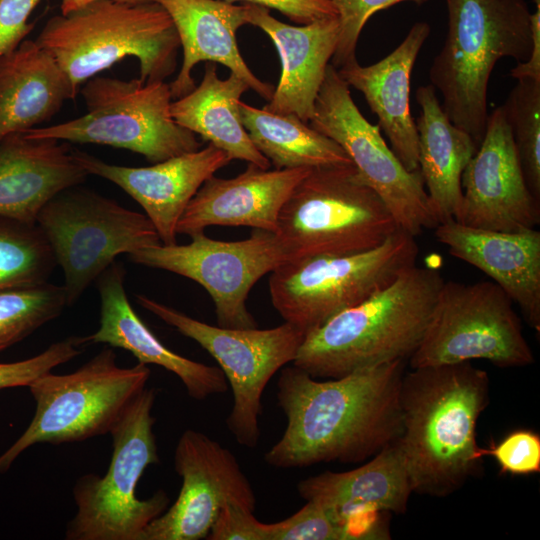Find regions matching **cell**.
Wrapping results in <instances>:
<instances>
[{
    "label": "cell",
    "instance_id": "1",
    "mask_svg": "<svg viewBox=\"0 0 540 540\" xmlns=\"http://www.w3.org/2000/svg\"><path fill=\"white\" fill-rule=\"evenodd\" d=\"M404 368L405 360H395L325 381L294 365L283 368L277 400L287 423L266 463L303 468L374 456L400 436Z\"/></svg>",
    "mask_w": 540,
    "mask_h": 540
},
{
    "label": "cell",
    "instance_id": "2",
    "mask_svg": "<svg viewBox=\"0 0 540 540\" xmlns=\"http://www.w3.org/2000/svg\"><path fill=\"white\" fill-rule=\"evenodd\" d=\"M490 380L470 361L404 372L396 439L414 493L447 497L479 472L476 425L489 404Z\"/></svg>",
    "mask_w": 540,
    "mask_h": 540
},
{
    "label": "cell",
    "instance_id": "3",
    "mask_svg": "<svg viewBox=\"0 0 540 540\" xmlns=\"http://www.w3.org/2000/svg\"><path fill=\"white\" fill-rule=\"evenodd\" d=\"M444 279L437 266L401 272L389 285L305 335L293 365L334 379L395 360L418 347Z\"/></svg>",
    "mask_w": 540,
    "mask_h": 540
},
{
    "label": "cell",
    "instance_id": "4",
    "mask_svg": "<svg viewBox=\"0 0 540 540\" xmlns=\"http://www.w3.org/2000/svg\"><path fill=\"white\" fill-rule=\"evenodd\" d=\"M68 77L80 86L125 57L139 62V79L164 81L176 70L180 40L167 11L156 1L98 0L51 17L37 39Z\"/></svg>",
    "mask_w": 540,
    "mask_h": 540
},
{
    "label": "cell",
    "instance_id": "5",
    "mask_svg": "<svg viewBox=\"0 0 540 540\" xmlns=\"http://www.w3.org/2000/svg\"><path fill=\"white\" fill-rule=\"evenodd\" d=\"M444 45L429 70L450 121L479 146L488 118L487 94L502 57L525 62L531 51L530 11L525 0H446Z\"/></svg>",
    "mask_w": 540,
    "mask_h": 540
},
{
    "label": "cell",
    "instance_id": "6",
    "mask_svg": "<svg viewBox=\"0 0 540 540\" xmlns=\"http://www.w3.org/2000/svg\"><path fill=\"white\" fill-rule=\"evenodd\" d=\"M397 230L386 205L348 164L311 168L283 204L274 234L289 261L364 252Z\"/></svg>",
    "mask_w": 540,
    "mask_h": 540
},
{
    "label": "cell",
    "instance_id": "7",
    "mask_svg": "<svg viewBox=\"0 0 540 540\" xmlns=\"http://www.w3.org/2000/svg\"><path fill=\"white\" fill-rule=\"evenodd\" d=\"M155 399V389L144 388L110 431L113 451L105 475L87 473L76 480V513L66 526L65 539L138 540L168 508L170 500L163 490L147 499L136 495L145 469L160 463L153 432Z\"/></svg>",
    "mask_w": 540,
    "mask_h": 540
},
{
    "label": "cell",
    "instance_id": "8",
    "mask_svg": "<svg viewBox=\"0 0 540 540\" xmlns=\"http://www.w3.org/2000/svg\"><path fill=\"white\" fill-rule=\"evenodd\" d=\"M150 375L140 362L119 366L113 347H104L72 373L41 375L28 386L35 401L33 418L0 455V473L34 444L79 442L110 433Z\"/></svg>",
    "mask_w": 540,
    "mask_h": 540
},
{
    "label": "cell",
    "instance_id": "9",
    "mask_svg": "<svg viewBox=\"0 0 540 540\" xmlns=\"http://www.w3.org/2000/svg\"><path fill=\"white\" fill-rule=\"evenodd\" d=\"M80 93L84 115L25 131L33 138L108 145L141 154L152 164L196 151V135L172 116L170 86L165 81H129L95 76Z\"/></svg>",
    "mask_w": 540,
    "mask_h": 540
},
{
    "label": "cell",
    "instance_id": "10",
    "mask_svg": "<svg viewBox=\"0 0 540 540\" xmlns=\"http://www.w3.org/2000/svg\"><path fill=\"white\" fill-rule=\"evenodd\" d=\"M418 253L415 237L397 230L364 252L286 261L270 273L272 305L306 335L389 285Z\"/></svg>",
    "mask_w": 540,
    "mask_h": 540
},
{
    "label": "cell",
    "instance_id": "11",
    "mask_svg": "<svg viewBox=\"0 0 540 540\" xmlns=\"http://www.w3.org/2000/svg\"><path fill=\"white\" fill-rule=\"evenodd\" d=\"M64 274L73 305L118 255L162 244L149 218L80 185L63 190L36 220Z\"/></svg>",
    "mask_w": 540,
    "mask_h": 540
},
{
    "label": "cell",
    "instance_id": "12",
    "mask_svg": "<svg viewBox=\"0 0 540 540\" xmlns=\"http://www.w3.org/2000/svg\"><path fill=\"white\" fill-rule=\"evenodd\" d=\"M482 359L500 368L534 363L513 301L496 283L447 281L438 293L411 368Z\"/></svg>",
    "mask_w": 540,
    "mask_h": 540
},
{
    "label": "cell",
    "instance_id": "13",
    "mask_svg": "<svg viewBox=\"0 0 540 540\" xmlns=\"http://www.w3.org/2000/svg\"><path fill=\"white\" fill-rule=\"evenodd\" d=\"M136 300L217 361L233 392L227 428L237 443L255 448L264 389L279 369L294 361L305 334L288 322L269 329L213 326L145 295H136Z\"/></svg>",
    "mask_w": 540,
    "mask_h": 540
},
{
    "label": "cell",
    "instance_id": "14",
    "mask_svg": "<svg viewBox=\"0 0 540 540\" xmlns=\"http://www.w3.org/2000/svg\"><path fill=\"white\" fill-rule=\"evenodd\" d=\"M308 124L347 153L399 230L416 237L424 229L437 227L420 171L410 172L402 165L382 137L379 125L362 115L349 86L331 63Z\"/></svg>",
    "mask_w": 540,
    "mask_h": 540
},
{
    "label": "cell",
    "instance_id": "15",
    "mask_svg": "<svg viewBox=\"0 0 540 540\" xmlns=\"http://www.w3.org/2000/svg\"><path fill=\"white\" fill-rule=\"evenodd\" d=\"M184 245H155L129 254L139 265L191 279L210 295L218 326L256 328L247 308L250 290L267 273L288 261L273 232L254 229L239 241L212 239L204 232Z\"/></svg>",
    "mask_w": 540,
    "mask_h": 540
},
{
    "label": "cell",
    "instance_id": "16",
    "mask_svg": "<svg viewBox=\"0 0 540 540\" xmlns=\"http://www.w3.org/2000/svg\"><path fill=\"white\" fill-rule=\"evenodd\" d=\"M174 468L182 479L178 497L144 528L138 540L206 539L227 503L255 511L254 490L234 454L202 432L187 429L182 433Z\"/></svg>",
    "mask_w": 540,
    "mask_h": 540
},
{
    "label": "cell",
    "instance_id": "17",
    "mask_svg": "<svg viewBox=\"0 0 540 540\" xmlns=\"http://www.w3.org/2000/svg\"><path fill=\"white\" fill-rule=\"evenodd\" d=\"M460 224L519 232L540 222V204L529 190L503 105L487 118L484 136L461 177Z\"/></svg>",
    "mask_w": 540,
    "mask_h": 540
},
{
    "label": "cell",
    "instance_id": "18",
    "mask_svg": "<svg viewBox=\"0 0 540 540\" xmlns=\"http://www.w3.org/2000/svg\"><path fill=\"white\" fill-rule=\"evenodd\" d=\"M297 490L306 501L319 504L349 540L390 538L381 516L405 513L413 493L396 440L366 464L308 477L298 483Z\"/></svg>",
    "mask_w": 540,
    "mask_h": 540
},
{
    "label": "cell",
    "instance_id": "19",
    "mask_svg": "<svg viewBox=\"0 0 540 540\" xmlns=\"http://www.w3.org/2000/svg\"><path fill=\"white\" fill-rule=\"evenodd\" d=\"M72 154L90 175L102 177L125 191L144 210L163 245L176 244L177 224L202 184L232 159L208 143L147 167L107 163L78 149Z\"/></svg>",
    "mask_w": 540,
    "mask_h": 540
},
{
    "label": "cell",
    "instance_id": "20",
    "mask_svg": "<svg viewBox=\"0 0 540 540\" xmlns=\"http://www.w3.org/2000/svg\"><path fill=\"white\" fill-rule=\"evenodd\" d=\"M311 168L262 169L248 163L233 178L210 177L188 203L177 234L193 235L209 226H248L275 232L280 210Z\"/></svg>",
    "mask_w": 540,
    "mask_h": 540
},
{
    "label": "cell",
    "instance_id": "21",
    "mask_svg": "<svg viewBox=\"0 0 540 540\" xmlns=\"http://www.w3.org/2000/svg\"><path fill=\"white\" fill-rule=\"evenodd\" d=\"M124 283L125 269L116 261L97 278L99 327L92 334L78 337L80 345L107 344L130 352L140 363L158 365L175 374L195 400L225 393L228 383L222 370L168 349L134 311Z\"/></svg>",
    "mask_w": 540,
    "mask_h": 540
},
{
    "label": "cell",
    "instance_id": "22",
    "mask_svg": "<svg viewBox=\"0 0 540 540\" xmlns=\"http://www.w3.org/2000/svg\"><path fill=\"white\" fill-rule=\"evenodd\" d=\"M247 20L267 34L281 61L278 84L263 108L308 123L338 44V16L296 26L277 20L264 6L248 4Z\"/></svg>",
    "mask_w": 540,
    "mask_h": 540
},
{
    "label": "cell",
    "instance_id": "23",
    "mask_svg": "<svg viewBox=\"0 0 540 540\" xmlns=\"http://www.w3.org/2000/svg\"><path fill=\"white\" fill-rule=\"evenodd\" d=\"M450 254L484 272L516 303L540 332V232H503L469 227L450 219L435 228Z\"/></svg>",
    "mask_w": 540,
    "mask_h": 540
},
{
    "label": "cell",
    "instance_id": "24",
    "mask_svg": "<svg viewBox=\"0 0 540 540\" xmlns=\"http://www.w3.org/2000/svg\"><path fill=\"white\" fill-rule=\"evenodd\" d=\"M171 17L176 28L183 62L176 78L169 83L173 100L195 88L194 66L202 61L219 63L240 77L266 101L275 87L256 77L238 48L236 34L248 24V4L222 0H154Z\"/></svg>",
    "mask_w": 540,
    "mask_h": 540
},
{
    "label": "cell",
    "instance_id": "25",
    "mask_svg": "<svg viewBox=\"0 0 540 540\" xmlns=\"http://www.w3.org/2000/svg\"><path fill=\"white\" fill-rule=\"evenodd\" d=\"M88 175L69 142L12 133L0 142V216L36 224L53 197Z\"/></svg>",
    "mask_w": 540,
    "mask_h": 540
},
{
    "label": "cell",
    "instance_id": "26",
    "mask_svg": "<svg viewBox=\"0 0 540 540\" xmlns=\"http://www.w3.org/2000/svg\"><path fill=\"white\" fill-rule=\"evenodd\" d=\"M430 30L428 23L417 22L404 40L379 62L362 66L355 59L337 69L349 87L364 95L391 150L410 172L419 170L418 132L410 110L411 73Z\"/></svg>",
    "mask_w": 540,
    "mask_h": 540
},
{
    "label": "cell",
    "instance_id": "27",
    "mask_svg": "<svg viewBox=\"0 0 540 540\" xmlns=\"http://www.w3.org/2000/svg\"><path fill=\"white\" fill-rule=\"evenodd\" d=\"M76 96L50 54L35 40L22 41L0 58V142L49 121Z\"/></svg>",
    "mask_w": 540,
    "mask_h": 540
},
{
    "label": "cell",
    "instance_id": "28",
    "mask_svg": "<svg viewBox=\"0 0 540 540\" xmlns=\"http://www.w3.org/2000/svg\"><path fill=\"white\" fill-rule=\"evenodd\" d=\"M420 114L418 166L438 224L454 219L462 202L461 177L478 146L445 114L433 85L416 92Z\"/></svg>",
    "mask_w": 540,
    "mask_h": 540
},
{
    "label": "cell",
    "instance_id": "29",
    "mask_svg": "<svg viewBox=\"0 0 540 540\" xmlns=\"http://www.w3.org/2000/svg\"><path fill=\"white\" fill-rule=\"evenodd\" d=\"M249 89L232 72L228 78L220 79L215 63L206 62L200 84L173 100L171 112L180 126L225 151L232 160L269 169V160L253 145L240 119V99Z\"/></svg>",
    "mask_w": 540,
    "mask_h": 540
},
{
    "label": "cell",
    "instance_id": "30",
    "mask_svg": "<svg viewBox=\"0 0 540 540\" xmlns=\"http://www.w3.org/2000/svg\"><path fill=\"white\" fill-rule=\"evenodd\" d=\"M239 112L253 145L275 169L353 164L335 141L294 114H277L242 101Z\"/></svg>",
    "mask_w": 540,
    "mask_h": 540
},
{
    "label": "cell",
    "instance_id": "31",
    "mask_svg": "<svg viewBox=\"0 0 540 540\" xmlns=\"http://www.w3.org/2000/svg\"><path fill=\"white\" fill-rule=\"evenodd\" d=\"M56 265L37 224L0 216V292L46 283Z\"/></svg>",
    "mask_w": 540,
    "mask_h": 540
},
{
    "label": "cell",
    "instance_id": "32",
    "mask_svg": "<svg viewBox=\"0 0 540 540\" xmlns=\"http://www.w3.org/2000/svg\"><path fill=\"white\" fill-rule=\"evenodd\" d=\"M67 306L63 286L49 282L0 292V353L56 319Z\"/></svg>",
    "mask_w": 540,
    "mask_h": 540
},
{
    "label": "cell",
    "instance_id": "33",
    "mask_svg": "<svg viewBox=\"0 0 540 540\" xmlns=\"http://www.w3.org/2000/svg\"><path fill=\"white\" fill-rule=\"evenodd\" d=\"M503 107L527 186L540 200V81L519 79Z\"/></svg>",
    "mask_w": 540,
    "mask_h": 540
},
{
    "label": "cell",
    "instance_id": "34",
    "mask_svg": "<svg viewBox=\"0 0 540 540\" xmlns=\"http://www.w3.org/2000/svg\"><path fill=\"white\" fill-rule=\"evenodd\" d=\"M337 10L340 22L339 40L331 64L339 69L356 59V46L361 31L370 17L403 1L422 4L427 0H330Z\"/></svg>",
    "mask_w": 540,
    "mask_h": 540
},
{
    "label": "cell",
    "instance_id": "35",
    "mask_svg": "<svg viewBox=\"0 0 540 540\" xmlns=\"http://www.w3.org/2000/svg\"><path fill=\"white\" fill-rule=\"evenodd\" d=\"M78 337L72 336L49 345L41 353L21 361L0 363V390L29 386L35 379L51 372L82 352Z\"/></svg>",
    "mask_w": 540,
    "mask_h": 540
},
{
    "label": "cell",
    "instance_id": "36",
    "mask_svg": "<svg viewBox=\"0 0 540 540\" xmlns=\"http://www.w3.org/2000/svg\"><path fill=\"white\" fill-rule=\"evenodd\" d=\"M270 540H349L325 510L313 501L290 517L270 523Z\"/></svg>",
    "mask_w": 540,
    "mask_h": 540
},
{
    "label": "cell",
    "instance_id": "37",
    "mask_svg": "<svg viewBox=\"0 0 540 540\" xmlns=\"http://www.w3.org/2000/svg\"><path fill=\"white\" fill-rule=\"evenodd\" d=\"M481 454L492 456L502 473L530 475L540 472V436L531 430L512 431L500 442L481 448Z\"/></svg>",
    "mask_w": 540,
    "mask_h": 540
},
{
    "label": "cell",
    "instance_id": "38",
    "mask_svg": "<svg viewBox=\"0 0 540 540\" xmlns=\"http://www.w3.org/2000/svg\"><path fill=\"white\" fill-rule=\"evenodd\" d=\"M207 540H270V524L256 519L254 512L235 503L220 510Z\"/></svg>",
    "mask_w": 540,
    "mask_h": 540
},
{
    "label": "cell",
    "instance_id": "39",
    "mask_svg": "<svg viewBox=\"0 0 540 540\" xmlns=\"http://www.w3.org/2000/svg\"><path fill=\"white\" fill-rule=\"evenodd\" d=\"M41 0H0V58L14 51L32 31L28 18Z\"/></svg>",
    "mask_w": 540,
    "mask_h": 540
},
{
    "label": "cell",
    "instance_id": "40",
    "mask_svg": "<svg viewBox=\"0 0 540 540\" xmlns=\"http://www.w3.org/2000/svg\"><path fill=\"white\" fill-rule=\"evenodd\" d=\"M230 3L255 4L274 9L297 24L336 17L337 10L330 0H222Z\"/></svg>",
    "mask_w": 540,
    "mask_h": 540
},
{
    "label": "cell",
    "instance_id": "41",
    "mask_svg": "<svg viewBox=\"0 0 540 540\" xmlns=\"http://www.w3.org/2000/svg\"><path fill=\"white\" fill-rule=\"evenodd\" d=\"M536 9L530 14L531 51L525 62H519L510 71L514 79H533L540 81V0H533Z\"/></svg>",
    "mask_w": 540,
    "mask_h": 540
},
{
    "label": "cell",
    "instance_id": "42",
    "mask_svg": "<svg viewBox=\"0 0 540 540\" xmlns=\"http://www.w3.org/2000/svg\"><path fill=\"white\" fill-rule=\"evenodd\" d=\"M94 1H98V0H62L61 6H60L61 14H66L68 12L81 8L89 3H92ZM114 1L127 2V3H141V2H148L152 0H114Z\"/></svg>",
    "mask_w": 540,
    "mask_h": 540
}]
</instances>
